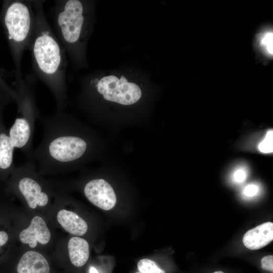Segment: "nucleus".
Here are the masks:
<instances>
[{
  "label": "nucleus",
  "mask_w": 273,
  "mask_h": 273,
  "mask_svg": "<svg viewBox=\"0 0 273 273\" xmlns=\"http://www.w3.org/2000/svg\"><path fill=\"white\" fill-rule=\"evenodd\" d=\"M51 233L44 220L40 216L34 217L29 226L22 230L19 239L24 244H28L31 248L35 247L37 243H48L51 239Z\"/></svg>",
  "instance_id": "nucleus-10"
},
{
  "label": "nucleus",
  "mask_w": 273,
  "mask_h": 273,
  "mask_svg": "<svg viewBox=\"0 0 273 273\" xmlns=\"http://www.w3.org/2000/svg\"><path fill=\"white\" fill-rule=\"evenodd\" d=\"M89 273H99L97 269L93 266H90L89 269Z\"/></svg>",
  "instance_id": "nucleus-23"
},
{
  "label": "nucleus",
  "mask_w": 273,
  "mask_h": 273,
  "mask_svg": "<svg viewBox=\"0 0 273 273\" xmlns=\"http://www.w3.org/2000/svg\"><path fill=\"white\" fill-rule=\"evenodd\" d=\"M11 100H12L11 99L0 89V104L8 103Z\"/></svg>",
  "instance_id": "nucleus-22"
},
{
  "label": "nucleus",
  "mask_w": 273,
  "mask_h": 273,
  "mask_svg": "<svg viewBox=\"0 0 273 273\" xmlns=\"http://www.w3.org/2000/svg\"><path fill=\"white\" fill-rule=\"evenodd\" d=\"M136 273H142V272H136Z\"/></svg>",
  "instance_id": "nucleus-25"
},
{
  "label": "nucleus",
  "mask_w": 273,
  "mask_h": 273,
  "mask_svg": "<svg viewBox=\"0 0 273 273\" xmlns=\"http://www.w3.org/2000/svg\"><path fill=\"white\" fill-rule=\"evenodd\" d=\"M50 12V26L71 63L76 67L85 66L87 43L95 22V3L56 0Z\"/></svg>",
  "instance_id": "nucleus-3"
},
{
  "label": "nucleus",
  "mask_w": 273,
  "mask_h": 273,
  "mask_svg": "<svg viewBox=\"0 0 273 273\" xmlns=\"http://www.w3.org/2000/svg\"><path fill=\"white\" fill-rule=\"evenodd\" d=\"M259 187L258 185L252 184L246 186L243 191V194L246 197H252L258 193Z\"/></svg>",
  "instance_id": "nucleus-19"
},
{
  "label": "nucleus",
  "mask_w": 273,
  "mask_h": 273,
  "mask_svg": "<svg viewBox=\"0 0 273 273\" xmlns=\"http://www.w3.org/2000/svg\"><path fill=\"white\" fill-rule=\"evenodd\" d=\"M213 273H224V272H223L221 271H215V272H214Z\"/></svg>",
  "instance_id": "nucleus-24"
},
{
  "label": "nucleus",
  "mask_w": 273,
  "mask_h": 273,
  "mask_svg": "<svg viewBox=\"0 0 273 273\" xmlns=\"http://www.w3.org/2000/svg\"><path fill=\"white\" fill-rule=\"evenodd\" d=\"M273 132L272 129L267 131L264 138L259 143L258 149V150L264 154H269L272 152Z\"/></svg>",
  "instance_id": "nucleus-17"
},
{
  "label": "nucleus",
  "mask_w": 273,
  "mask_h": 273,
  "mask_svg": "<svg viewBox=\"0 0 273 273\" xmlns=\"http://www.w3.org/2000/svg\"><path fill=\"white\" fill-rule=\"evenodd\" d=\"M44 2L32 0L36 26L29 48L31 55L32 73L51 92L57 110L63 111L68 104L66 81L67 56L47 18Z\"/></svg>",
  "instance_id": "nucleus-2"
},
{
  "label": "nucleus",
  "mask_w": 273,
  "mask_h": 273,
  "mask_svg": "<svg viewBox=\"0 0 273 273\" xmlns=\"http://www.w3.org/2000/svg\"><path fill=\"white\" fill-rule=\"evenodd\" d=\"M138 268L142 273H165L153 260L144 258L138 263Z\"/></svg>",
  "instance_id": "nucleus-15"
},
{
  "label": "nucleus",
  "mask_w": 273,
  "mask_h": 273,
  "mask_svg": "<svg viewBox=\"0 0 273 273\" xmlns=\"http://www.w3.org/2000/svg\"><path fill=\"white\" fill-rule=\"evenodd\" d=\"M9 240V235L7 232L0 231V247L5 245Z\"/></svg>",
  "instance_id": "nucleus-21"
},
{
  "label": "nucleus",
  "mask_w": 273,
  "mask_h": 273,
  "mask_svg": "<svg viewBox=\"0 0 273 273\" xmlns=\"http://www.w3.org/2000/svg\"><path fill=\"white\" fill-rule=\"evenodd\" d=\"M18 273H50V266L46 258L40 253L33 251L25 253L17 267Z\"/></svg>",
  "instance_id": "nucleus-12"
},
{
  "label": "nucleus",
  "mask_w": 273,
  "mask_h": 273,
  "mask_svg": "<svg viewBox=\"0 0 273 273\" xmlns=\"http://www.w3.org/2000/svg\"><path fill=\"white\" fill-rule=\"evenodd\" d=\"M273 240V223L266 222L249 230L244 235V246L250 250H258Z\"/></svg>",
  "instance_id": "nucleus-11"
},
{
  "label": "nucleus",
  "mask_w": 273,
  "mask_h": 273,
  "mask_svg": "<svg viewBox=\"0 0 273 273\" xmlns=\"http://www.w3.org/2000/svg\"><path fill=\"white\" fill-rule=\"evenodd\" d=\"M68 249L70 261L74 266H82L88 260L89 249L85 239L77 237L71 238L68 244Z\"/></svg>",
  "instance_id": "nucleus-14"
},
{
  "label": "nucleus",
  "mask_w": 273,
  "mask_h": 273,
  "mask_svg": "<svg viewBox=\"0 0 273 273\" xmlns=\"http://www.w3.org/2000/svg\"><path fill=\"white\" fill-rule=\"evenodd\" d=\"M57 218L62 227L72 235L82 236L87 230L85 220L73 212L62 209L58 212Z\"/></svg>",
  "instance_id": "nucleus-13"
},
{
  "label": "nucleus",
  "mask_w": 273,
  "mask_h": 273,
  "mask_svg": "<svg viewBox=\"0 0 273 273\" xmlns=\"http://www.w3.org/2000/svg\"><path fill=\"white\" fill-rule=\"evenodd\" d=\"M43 126L41 140L32 158L39 172H64L77 165L88 154L89 142L73 118L63 111L38 118Z\"/></svg>",
  "instance_id": "nucleus-1"
},
{
  "label": "nucleus",
  "mask_w": 273,
  "mask_h": 273,
  "mask_svg": "<svg viewBox=\"0 0 273 273\" xmlns=\"http://www.w3.org/2000/svg\"><path fill=\"white\" fill-rule=\"evenodd\" d=\"M248 174V168L245 165H239L236 167L232 174V180L235 184H239L244 182Z\"/></svg>",
  "instance_id": "nucleus-18"
},
{
  "label": "nucleus",
  "mask_w": 273,
  "mask_h": 273,
  "mask_svg": "<svg viewBox=\"0 0 273 273\" xmlns=\"http://www.w3.org/2000/svg\"><path fill=\"white\" fill-rule=\"evenodd\" d=\"M7 103L0 104V180L5 179L15 167L14 153L15 148L10 139L4 120L3 110Z\"/></svg>",
  "instance_id": "nucleus-9"
},
{
  "label": "nucleus",
  "mask_w": 273,
  "mask_h": 273,
  "mask_svg": "<svg viewBox=\"0 0 273 273\" xmlns=\"http://www.w3.org/2000/svg\"><path fill=\"white\" fill-rule=\"evenodd\" d=\"M261 267L266 270L273 271V256L269 255L264 256L261 260Z\"/></svg>",
  "instance_id": "nucleus-20"
},
{
  "label": "nucleus",
  "mask_w": 273,
  "mask_h": 273,
  "mask_svg": "<svg viewBox=\"0 0 273 273\" xmlns=\"http://www.w3.org/2000/svg\"><path fill=\"white\" fill-rule=\"evenodd\" d=\"M1 20L10 44L16 80H20L23 78V54L29 50L35 30L36 16L32 0L7 1L3 6Z\"/></svg>",
  "instance_id": "nucleus-4"
},
{
  "label": "nucleus",
  "mask_w": 273,
  "mask_h": 273,
  "mask_svg": "<svg viewBox=\"0 0 273 273\" xmlns=\"http://www.w3.org/2000/svg\"><path fill=\"white\" fill-rule=\"evenodd\" d=\"M83 192L92 204L103 210H109L116 203V196L113 189L103 178L88 181L84 187Z\"/></svg>",
  "instance_id": "nucleus-8"
},
{
  "label": "nucleus",
  "mask_w": 273,
  "mask_h": 273,
  "mask_svg": "<svg viewBox=\"0 0 273 273\" xmlns=\"http://www.w3.org/2000/svg\"><path fill=\"white\" fill-rule=\"evenodd\" d=\"M36 164L33 159L14 168L11 175L10 186H16V190L25 199L29 207L35 209L37 206H44L49 201L47 192L44 191L36 171Z\"/></svg>",
  "instance_id": "nucleus-7"
},
{
  "label": "nucleus",
  "mask_w": 273,
  "mask_h": 273,
  "mask_svg": "<svg viewBox=\"0 0 273 273\" xmlns=\"http://www.w3.org/2000/svg\"><path fill=\"white\" fill-rule=\"evenodd\" d=\"M82 101L103 99L124 106L138 102L142 97L141 87L123 75L93 74L82 82Z\"/></svg>",
  "instance_id": "nucleus-6"
},
{
  "label": "nucleus",
  "mask_w": 273,
  "mask_h": 273,
  "mask_svg": "<svg viewBox=\"0 0 273 273\" xmlns=\"http://www.w3.org/2000/svg\"><path fill=\"white\" fill-rule=\"evenodd\" d=\"M36 79L31 72L21 79L16 80L14 84L17 113L13 124L8 130L13 146L20 150L27 160L33 159L35 125L40 116L36 100Z\"/></svg>",
  "instance_id": "nucleus-5"
},
{
  "label": "nucleus",
  "mask_w": 273,
  "mask_h": 273,
  "mask_svg": "<svg viewBox=\"0 0 273 273\" xmlns=\"http://www.w3.org/2000/svg\"><path fill=\"white\" fill-rule=\"evenodd\" d=\"M259 45L267 55H272V33L271 31L263 32L259 37Z\"/></svg>",
  "instance_id": "nucleus-16"
}]
</instances>
